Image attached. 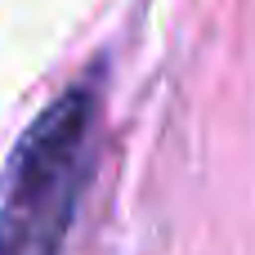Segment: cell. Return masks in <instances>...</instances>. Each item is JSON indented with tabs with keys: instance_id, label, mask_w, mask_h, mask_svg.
<instances>
[{
	"instance_id": "6da1fadb",
	"label": "cell",
	"mask_w": 255,
	"mask_h": 255,
	"mask_svg": "<svg viewBox=\"0 0 255 255\" xmlns=\"http://www.w3.org/2000/svg\"><path fill=\"white\" fill-rule=\"evenodd\" d=\"M103 99L81 76L18 134L0 170V255H63L99 161Z\"/></svg>"
}]
</instances>
